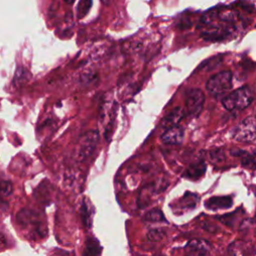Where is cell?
Returning <instances> with one entry per match:
<instances>
[{"mask_svg":"<svg viewBox=\"0 0 256 256\" xmlns=\"http://www.w3.org/2000/svg\"><path fill=\"white\" fill-rule=\"evenodd\" d=\"M254 100V90L250 86L238 88L222 99V104L229 111L242 110L247 108Z\"/></svg>","mask_w":256,"mask_h":256,"instance_id":"1","label":"cell"},{"mask_svg":"<svg viewBox=\"0 0 256 256\" xmlns=\"http://www.w3.org/2000/svg\"><path fill=\"white\" fill-rule=\"evenodd\" d=\"M91 5H92L91 1H87V0L80 1L79 4H78V8H77L78 18H83L87 14V12L89 11Z\"/></svg>","mask_w":256,"mask_h":256,"instance_id":"16","label":"cell"},{"mask_svg":"<svg viewBox=\"0 0 256 256\" xmlns=\"http://www.w3.org/2000/svg\"><path fill=\"white\" fill-rule=\"evenodd\" d=\"M183 116H184V112H183L182 108H180V107L174 108L162 119L160 126L162 128H166V130L169 128H172L174 126H178V123L183 118Z\"/></svg>","mask_w":256,"mask_h":256,"instance_id":"8","label":"cell"},{"mask_svg":"<svg viewBox=\"0 0 256 256\" xmlns=\"http://www.w3.org/2000/svg\"><path fill=\"white\" fill-rule=\"evenodd\" d=\"M144 220L149 222H161V221H165V217L161 210L153 209L144 215Z\"/></svg>","mask_w":256,"mask_h":256,"instance_id":"13","label":"cell"},{"mask_svg":"<svg viewBox=\"0 0 256 256\" xmlns=\"http://www.w3.org/2000/svg\"><path fill=\"white\" fill-rule=\"evenodd\" d=\"M232 198L230 196H215L209 198L205 202V207L210 210L227 209L232 206Z\"/></svg>","mask_w":256,"mask_h":256,"instance_id":"9","label":"cell"},{"mask_svg":"<svg viewBox=\"0 0 256 256\" xmlns=\"http://www.w3.org/2000/svg\"><path fill=\"white\" fill-rule=\"evenodd\" d=\"M199 197L196 194L189 193L187 192L183 198L180 200V203L182 205V208H188V209H193L197 203H198Z\"/></svg>","mask_w":256,"mask_h":256,"instance_id":"12","label":"cell"},{"mask_svg":"<svg viewBox=\"0 0 256 256\" xmlns=\"http://www.w3.org/2000/svg\"><path fill=\"white\" fill-rule=\"evenodd\" d=\"M237 152L239 153H233L234 155H242V165L243 166H246L248 168H251V169H254L255 167V158H254V154H249V153H246L245 151H242V150H237Z\"/></svg>","mask_w":256,"mask_h":256,"instance_id":"14","label":"cell"},{"mask_svg":"<svg viewBox=\"0 0 256 256\" xmlns=\"http://www.w3.org/2000/svg\"><path fill=\"white\" fill-rule=\"evenodd\" d=\"M222 61V57L220 56H215V57H212L208 60H206L205 62L202 63V65L199 67L201 70H210V69H213L214 67L218 66L219 63Z\"/></svg>","mask_w":256,"mask_h":256,"instance_id":"15","label":"cell"},{"mask_svg":"<svg viewBox=\"0 0 256 256\" xmlns=\"http://www.w3.org/2000/svg\"><path fill=\"white\" fill-rule=\"evenodd\" d=\"M184 140V130L182 127L174 126L167 129L161 136V141L168 145H179Z\"/></svg>","mask_w":256,"mask_h":256,"instance_id":"7","label":"cell"},{"mask_svg":"<svg viewBox=\"0 0 256 256\" xmlns=\"http://www.w3.org/2000/svg\"><path fill=\"white\" fill-rule=\"evenodd\" d=\"M256 136V126L254 117L242 120L232 130V138L239 142H252Z\"/></svg>","mask_w":256,"mask_h":256,"instance_id":"4","label":"cell"},{"mask_svg":"<svg viewBox=\"0 0 256 256\" xmlns=\"http://www.w3.org/2000/svg\"><path fill=\"white\" fill-rule=\"evenodd\" d=\"M147 237L151 241H160L165 237V232L162 229H152L148 232Z\"/></svg>","mask_w":256,"mask_h":256,"instance_id":"17","label":"cell"},{"mask_svg":"<svg viewBox=\"0 0 256 256\" xmlns=\"http://www.w3.org/2000/svg\"><path fill=\"white\" fill-rule=\"evenodd\" d=\"M81 214H82V219L84 221V223L87 226H90V214H89V210H88V206L86 203H83L82 205V209H81Z\"/></svg>","mask_w":256,"mask_h":256,"instance_id":"19","label":"cell"},{"mask_svg":"<svg viewBox=\"0 0 256 256\" xmlns=\"http://www.w3.org/2000/svg\"><path fill=\"white\" fill-rule=\"evenodd\" d=\"M12 191V186L9 182H0V201H2L5 197H7Z\"/></svg>","mask_w":256,"mask_h":256,"instance_id":"18","label":"cell"},{"mask_svg":"<svg viewBox=\"0 0 256 256\" xmlns=\"http://www.w3.org/2000/svg\"><path fill=\"white\" fill-rule=\"evenodd\" d=\"M205 170H206L205 163L203 161H199L191 164L184 172L183 177L191 180H197L205 173Z\"/></svg>","mask_w":256,"mask_h":256,"instance_id":"10","label":"cell"},{"mask_svg":"<svg viewBox=\"0 0 256 256\" xmlns=\"http://www.w3.org/2000/svg\"><path fill=\"white\" fill-rule=\"evenodd\" d=\"M204 101L205 96L200 89L194 88L189 90L186 95L183 112H185L186 115L190 117L198 116L203 109Z\"/></svg>","mask_w":256,"mask_h":256,"instance_id":"5","label":"cell"},{"mask_svg":"<svg viewBox=\"0 0 256 256\" xmlns=\"http://www.w3.org/2000/svg\"><path fill=\"white\" fill-rule=\"evenodd\" d=\"M211 249V243L204 239L190 240L185 249V256H207Z\"/></svg>","mask_w":256,"mask_h":256,"instance_id":"6","label":"cell"},{"mask_svg":"<svg viewBox=\"0 0 256 256\" xmlns=\"http://www.w3.org/2000/svg\"><path fill=\"white\" fill-rule=\"evenodd\" d=\"M232 73L228 70L212 75L206 82V89L211 95H222L232 88Z\"/></svg>","mask_w":256,"mask_h":256,"instance_id":"3","label":"cell"},{"mask_svg":"<svg viewBox=\"0 0 256 256\" xmlns=\"http://www.w3.org/2000/svg\"><path fill=\"white\" fill-rule=\"evenodd\" d=\"M99 142V133L96 130H90L82 134L76 146V158L78 161H84L92 156Z\"/></svg>","mask_w":256,"mask_h":256,"instance_id":"2","label":"cell"},{"mask_svg":"<svg viewBox=\"0 0 256 256\" xmlns=\"http://www.w3.org/2000/svg\"><path fill=\"white\" fill-rule=\"evenodd\" d=\"M101 247L98 241L94 238H88L85 244L83 256H100Z\"/></svg>","mask_w":256,"mask_h":256,"instance_id":"11","label":"cell"}]
</instances>
